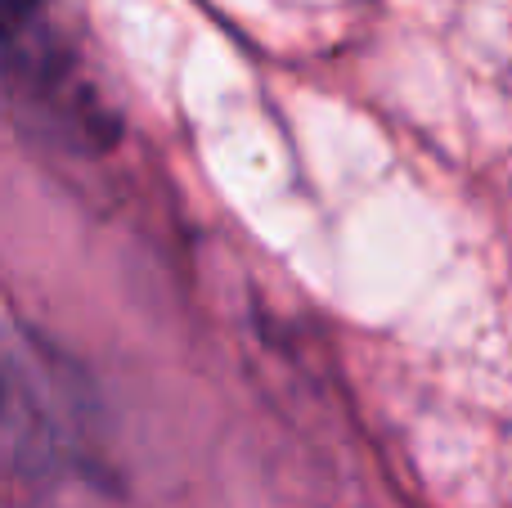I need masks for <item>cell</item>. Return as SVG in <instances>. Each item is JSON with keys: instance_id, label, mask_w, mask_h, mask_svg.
Masks as SVG:
<instances>
[{"instance_id": "6da1fadb", "label": "cell", "mask_w": 512, "mask_h": 508, "mask_svg": "<svg viewBox=\"0 0 512 508\" xmlns=\"http://www.w3.org/2000/svg\"><path fill=\"white\" fill-rule=\"evenodd\" d=\"M86 392L32 333L0 320V477L63 468L86 441Z\"/></svg>"}, {"instance_id": "7a4b0ae2", "label": "cell", "mask_w": 512, "mask_h": 508, "mask_svg": "<svg viewBox=\"0 0 512 508\" xmlns=\"http://www.w3.org/2000/svg\"><path fill=\"white\" fill-rule=\"evenodd\" d=\"M0 68L9 86L54 126L77 135L108 131L54 0H0Z\"/></svg>"}]
</instances>
